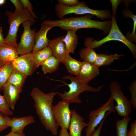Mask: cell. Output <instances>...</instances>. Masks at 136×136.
<instances>
[{"label": "cell", "mask_w": 136, "mask_h": 136, "mask_svg": "<svg viewBox=\"0 0 136 136\" xmlns=\"http://www.w3.org/2000/svg\"><path fill=\"white\" fill-rule=\"evenodd\" d=\"M10 1L15 7V12H19L22 11L23 10L24 8L20 0H11Z\"/></svg>", "instance_id": "obj_35"}, {"label": "cell", "mask_w": 136, "mask_h": 136, "mask_svg": "<svg viewBox=\"0 0 136 136\" xmlns=\"http://www.w3.org/2000/svg\"><path fill=\"white\" fill-rule=\"evenodd\" d=\"M35 121L34 117L31 115L20 117L10 118L9 121V126L11 128L10 132L23 133L25 127L34 123Z\"/></svg>", "instance_id": "obj_16"}, {"label": "cell", "mask_w": 136, "mask_h": 136, "mask_svg": "<svg viewBox=\"0 0 136 136\" xmlns=\"http://www.w3.org/2000/svg\"><path fill=\"white\" fill-rule=\"evenodd\" d=\"M62 63L64 65L68 73L76 76L80 71L82 62L73 58L67 52L65 58Z\"/></svg>", "instance_id": "obj_21"}, {"label": "cell", "mask_w": 136, "mask_h": 136, "mask_svg": "<svg viewBox=\"0 0 136 136\" xmlns=\"http://www.w3.org/2000/svg\"><path fill=\"white\" fill-rule=\"evenodd\" d=\"M33 54L38 67L43 61L52 55V51L48 47L45 48Z\"/></svg>", "instance_id": "obj_28"}, {"label": "cell", "mask_w": 136, "mask_h": 136, "mask_svg": "<svg viewBox=\"0 0 136 136\" xmlns=\"http://www.w3.org/2000/svg\"><path fill=\"white\" fill-rule=\"evenodd\" d=\"M55 11L56 15L60 19H63L67 14H91L103 20L111 18L112 15L110 11L107 10H95L91 9L83 1L72 7L58 3L55 5Z\"/></svg>", "instance_id": "obj_5"}, {"label": "cell", "mask_w": 136, "mask_h": 136, "mask_svg": "<svg viewBox=\"0 0 136 136\" xmlns=\"http://www.w3.org/2000/svg\"><path fill=\"white\" fill-rule=\"evenodd\" d=\"M22 3L24 9H27L31 13L34 18H38V17L35 14L33 11V6L28 0H20Z\"/></svg>", "instance_id": "obj_32"}, {"label": "cell", "mask_w": 136, "mask_h": 136, "mask_svg": "<svg viewBox=\"0 0 136 136\" xmlns=\"http://www.w3.org/2000/svg\"><path fill=\"white\" fill-rule=\"evenodd\" d=\"M2 28L0 26V46L5 44V39L3 37V35L2 33Z\"/></svg>", "instance_id": "obj_39"}, {"label": "cell", "mask_w": 136, "mask_h": 136, "mask_svg": "<svg viewBox=\"0 0 136 136\" xmlns=\"http://www.w3.org/2000/svg\"><path fill=\"white\" fill-rule=\"evenodd\" d=\"M25 134L24 133H19L10 132L9 133L4 136H25Z\"/></svg>", "instance_id": "obj_38"}, {"label": "cell", "mask_w": 136, "mask_h": 136, "mask_svg": "<svg viewBox=\"0 0 136 136\" xmlns=\"http://www.w3.org/2000/svg\"><path fill=\"white\" fill-rule=\"evenodd\" d=\"M14 69L12 62L6 63L0 66V91L2 90Z\"/></svg>", "instance_id": "obj_24"}, {"label": "cell", "mask_w": 136, "mask_h": 136, "mask_svg": "<svg viewBox=\"0 0 136 136\" xmlns=\"http://www.w3.org/2000/svg\"><path fill=\"white\" fill-rule=\"evenodd\" d=\"M6 2L5 0H0V5H3Z\"/></svg>", "instance_id": "obj_41"}, {"label": "cell", "mask_w": 136, "mask_h": 136, "mask_svg": "<svg viewBox=\"0 0 136 136\" xmlns=\"http://www.w3.org/2000/svg\"><path fill=\"white\" fill-rule=\"evenodd\" d=\"M65 36L49 40L48 46L52 51V55L61 63L65 58L67 52L63 41Z\"/></svg>", "instance_id": "obj_14"}, {"label": "cell", "mask_w": 136, "mask_h": 136, "mask_svg": "<svg viewBox=\"0 0 136 136\" xmlns=\"http://www.w3.org/2000/svg\"><path fill=\"white\" fill-rule=\"evenodd\" d=\"M12 63L14 69L27 76L32 75L38 67L32 52L19 56Z\"/></svg>", "instance_id": "obj_11"}, {"label": "cell", "mask_w": 136, "mask_h": 136, "mask_svg": "<svg viewBox=\"0 0 136 136\" xmlns=\"http://www.w3.org/2000/svg\"><path fill=\"white\" fill-rule=\"evenodd\" d=\"M70 104L61 100L52 107V113L58 126L61 129L67 130L70 122L72 112L69 107Z\"/></svg>", "instance_id": "obj_10"}, {"label": "cell", "mask_w": 136, "mask_h": 136, "mask_svg": "<svg viewBox=\"0 0 136 136\" xmlns=\"http://www.w3.org/2000/svg\"><path fill=\"white\" fill-rule=\"evenodd\" d=\"M60 61L53 55L43 61L41 63L42 70L44 74L51 73L57 70Z\"/></svg>", "instance_id": "obj_23"}, {"label": "cell", "mask_w": 136, "mask_h": 136, "mask_svg": "<svg viewBox=\"0 0 136 136\" xmlns=\"http://www.w3.org/2000/svg\"><path fill=\"white\" fill-rule=\"evenodd\" d=\"M0 112L7 116H11L13 112L8 106L3 95H0Z\"/></svg>", "instance_id": "obj_29"}, {"label": "cell", "mask_w": 136, "mask_h": 136, "mask_svg": "<svg viewBox=\"0 0 136 136\" xmlns=\"http://www.w3.org/2000/svg\"><path fill=\"white\" fill-rule=\"evenodd\" d=\"M2 90L8 106L11 110H14L20 93L16 87L7 82L3 86Z\"/></svg>", "instance_id": "obj_17"}, {"label": "cell", "mask_w": 136, "mask_h": 136, "mask_svg": "<svg viewBox=\"0 0 136 136\" xmlns=\"http://www.w3.org/2000/svg\"><path fill=\"white\" fill-rule=\"evenodd\" d=\"M57 1L58 3L70 7L75 6L80 2L77 0H58Z\"/></svg>", "instance_id": "obj_33"}, {"label": "cell", "mask_w": 136, "mask_h": 136, "mask_svg": "<svg viewBox=\"0 0 136 136\" xmlns=\"http://www.w3.org/2000/svg\"><path fill=\"white\" fill-rule=\"evenodd\" d=\"M53 27L51 25L42 23L40 29L36 34L35 44L32 52V53H35L48 47L49 40L47 38V34L49 30Z\"/></svg>", "instance_id": "obj_13"}, {"label": "cell", "mask_w": 136, "mask_h": 136, "mask_svg": "<svg viewBox=\"0 0 136 136\" xmlns=\"http://www.w3.org/2000/svg\"><path fill=\"white\" fill-rule=\"evenodd\" d=\"M27 76L18 70L14 69L7 82L13 85L21 93L25 80Z\"/></svg>", "instance_id": "obj_20"}, {"label": "cell", "mask_w": 136, "mask_h": 136, "mask_svg": "<svg viewBox=\"0 0 136 136\" xmlns=\"http://www.w3.org/2000/svg\"><path fill=\"white\" fill-rule=\"evenodd\" d=\"M19 55L14 47L6 43L0 46V62L3 64L12 62Z\"/></svg>", "instance_id": "obj_18"}, {"label": "cell", "mask_w": 136, "mask_h": 136, "mask_svg": "<svg viewBox=\"0 0 136 136\" xmlns=\"http://www.w3.org/2000/svg\"><path fill=\"white\" fill-rule=\"evenodd\" d=\"M123 56V55L117 54L107 55L99 53L97 54L94 64L98 68L101 66L109 65L113 62L114 60L119 59Z\"/></svg>", "instance_id": "obj_22"}, {"label": "cell", "mask_w": 136, "mask_h": 136, "mask_svg": "<svg viewBox=\"0 0 136 136\" xmlns=\"http://www.w3.org/2000/svg\"><path fill=\"white\" fill-rule=\"evenodd\" d=\"M62 78L71 80V83L69 84L61 81L64 84L68 86L69 90L68 91L65 90L63 93L57 92V94L60 96L62 100L70 104L71 103L81 104L82 101L79 96L81 93L85 91L93 93L98 92L104 86V85L100 86L97 88L93 87L81 82L76 76L74 77L70 75L65 76Z\"/></svg>", "instance_id": "obj_4"}, {"label": "cell", "mask_w": 136, "mask_h": 136, "mask_svg": "<svg viewBox=\"0 0 136 136\" xmlns=\"http://www.w3.org/2000/svg\"><path fill=\"white\" fill-rule=\"evenodd\" d=\"M111 3L112 9V14L115 16L116 14V12L117 7L118 5L120 4L122 1L121 0H110Z\"/></svg>", "instance_id": "obj_37"}, {"label": "cell", "mask_w": 136, "mask_h": 136, "mask_svg": "<svg viewBox=\"0 0 136 136\" xmlns=\"http://www.w3.org/2000/svg\"><path fill=\"white\" fill-rule=\"evenodd\" d=\"M72 116L68 129L70 136H81L82 130L87 126L84 119L74 109L71 110Z\"/></svg>", "instance_id": "obj_15"}, {"label": "cell", "mask_w": 136, "mask_h": 136, "mask_svg": "<svg viewBox=\"0 0 136 136\" xmlns=\"http://www.w3.org/2000/svg\"><path fill=\"white\" fill-rule=\"evenodd\" d=\"M130 92L131 98L130 101L133 107L136 108V80L135 79L131 82L128 88Z\"/></svg>", "instance_id": "obj_30"}, {"label": "cell", "mask_w": 136, "mask_h": 136, "mask_svg": "<svg viewBox=\"0 0 136 136\" xmlns=\"http://www.w3.org/2000/svg\"><path fill=\"white\" fill-rule=\"evenodd\" d=\"M114 100L111 96L108 101L98 109L89 112V121L85 129V136H90L101 123L108 111H115Z\"/></svg>", "instance_id": "obj_7"}, {"label": "cell", "mask_w": 136, "mask_h": 136, "mask_svg": "<svg viewBox=\"0 0 136 136\" xmlns=\"http://www.w3.org/2000/svg\"><path fill=\"white\" fill-rule=\"evenodd\" d=\"M111 96L117 103L115 110L119 116L124 117L129 116L132 111V105L124 95L121 84L116 81L112 82L110 86Z\"/></svg>", "instance_id": "obj_8"}, {"label": "cell", "mask_w": 136, "mask_h": 136, "mask_svg": "<svg viewBox=\"0 0 136 136\" xmlns=\"http://www.w3.org/2000/svg\"><path fill=\"white\" fill-rule=\"evenodd\" d=\"M3 64L2 63H1L0 62V66H1V65H3V64Z\"/></svg>", "instance_id": "obj_42"}, {"label": "cell", "mask_w": 136, "mask_h": 136, "mask_svg": "<svg viewBox=\"0 0 136 136\" xmlns=\"http://www.w3.org/2000/svg\"><path fill=\"white\" fill-rule=\"evenodd\" d=\"M111 18V26L107 35L99 40H94L93 38L91 37H87L84 41V46L86 47L94 49L99 47L111 41H118L122 42L127 46L131 52L133 57L136 58V45L129 41L122 33L118 26L115 16L112 14Z\"/></svg>", "instance_id": "obj_3"}, {"label": "cell", "mask_w": 136, "mask_h": 136, "mask_svg": "<svg viewBox=\"0 0 136 136\" xmlns=\"http://www.w3.org/2000/svg\"><path fill=\"white\" fill-rule=\"evenodd\" d=\"M59 136H70L67 130L61 129L59 132Z\"/></svg>", "instance_id": "obj_40"}, {"label": "cell", "mask_w": 136, "mask_h": 136, "mask_svg": "<svg viewBox=\"0 0 136 136\" xmlns=\"http://www.w3.org/2000/svg\"><path fill=\"white\" fill-rule=\"evenodd\" d=\"M30 95L34 101V107L39 119L46 129L52 134L57 135L58 126L52 113L53 103L57 92L46 93L37 87L33 88Z\"/></svg>", "instance_id": "obj_1"}, {"label": "cell", "mask_w": 136, "mask_h": 136, "mask_svg": "<svg viewBox=\"0 0 136 136\" xmlns=\"http://www.w3.org/2000/svg\"><path fill=\"white\" fill-rule=\"evenodd\" d=\"M77 30L70 29L67 31L63 39L66 51L69 53H74L78 44V37L76 34Z\"/></svg>", "instance_id": "obj_19"}, {"label": "cell", "mask_w": 136, "mask_h": 136, "mask_svg": "<svg viewBox=\"0 0 136 136\" xmlns=\"http://www.w3.org/2000/svg\"><path fill=\"white\" fill-rule=\"evenodd\" d=\"M130 129L127 131V136H136V120L132 122L130 125Z\"/></svg>", "instance_id": "obj_36"}, {"label": "cell", "mask_w": 136, "mask_h": 136, "mask_svg": "<svg viewBox=\"0 0 136 136\" xmlns=\"http://www.w3.org/2000/svg\"><path fill=\"white\" fill-rule=\"evenodd\" d=\"M8 17V22L10 24L8 33L5 39V43L10 45L16 48L17 33L20 25L27 21L35 22L31 12L27 9H24L19 12L7 11L5 13Z\"/></svg>", "instance_id": "obj_6"}, {"label": "cell", "mask_w": 136, "mask_h": 136, "mask_svg": "<svg viewBox=\"0 0 136 136\" xmlns=\"http://www.w3.org/2000/svg\"><path fill=\"white\" fill-rule=\"evenodd\" d=\"M93 15L89 14L81 17H72L54 20H46L42 23L58 27L62 29L78 30L83 28H94L102 30L104 35L108 34L111 28V20L101 22L93 20Z\"/></svg>", "instance_id": "obj_2"}, {"label": "cell", "mask_w": 136, "mask_h": 136, "mask_svg": "<svg viewBox=\"0 0 136 136\" xmlns=\"http://www.w3.org/2000/svg\"><path fill=\"white\" fill-rule=\"evenodd\" d=\"M10 118L0 112V132L9 127V122Z\"/></svg>", "instance_id": "obj_31"}, {"label": "cell", "mask_w": 136, "mask_h": 136, "mask_svg": "<svg viewBox=\"0 0 136 136\" xmlns=\"http://www.w3.org/2000/svg\"><path fill=\"white\" fill-rule=\"evenodd\" d=\"M79 53L81 60L93 64L95 61L97 55L95 50L89 47L81 49Z\"/></svg>", "instance_id": "obj_25"}, {"label": "cell", "mask_w": 136, "mask_h": 136, "mask_svg": "<svg viewBox=\"0 0 136 136\" xmlns=\"http://www.w3.org/2000/svg\"><path fill=\"white\" fill-rule=\"evenodd\" d=\"M122 14L125 17H130L133 20V27L132 31L131 33L128 32L126 33V37L133 43H135L136 41V15H134L131 11L128 9H124L122 11Z\"/></svg>", "instance_id": "obj_27"}, {"label": "cell", "mask_w": 136, "mask_h": 136, "mask_svg": "<svg viewBox=\"0 0 136 136\" xmlns=\"http://www.w3.org/2000/svg\"><path fill=\"white\" fill-rule=\"evenodd\" d=\"M131 119L128 116L117 121L116 123L117 136H127L128 126Z\"/></svg>", "instance_id": "obj_26"}, {"label": "cell", "mask_w": 136, "mask_h": 136, "mask_svg": "<svg viewBox=\"0 0 136 136\" xmlns=\"http://www.w3.org/2000/svg\"><path fill=\"white\" fill-rule=\"evenodd\" d=\"M81 69L76 77L81 82L86 84L98 75L99 73V68L94 64L83 61Z\"/></svg>", "instance_id": "obj_12"}, {"label": "cell", "mask_w": 136, "mask_h": 136, "mask_svg": "<svg viewBox=\"0 0 136 136\" xmlns=\"http://www.w3.org/2000/svg\"><path fill=\"white\" fill-rule=\"evenodd\" d=\"M35 23L32 21H27L22 23L23 32L20 41L16 47V50L20 55L30 53L32 51L36 32L35 29H31L30 26Z\"/></svg>", "instance_id": "obj_9"}, {"label": "cell", "mask_w": 136, "mask_h": 136, "mask_svg": "<svg viewBox=\"0 0 136 136\" xmlns=\"http://www.w3.org/2000/svg\"><path fill=\"white\" fill-rule=\"evenodd\" d=\"M112 113V112L110 111H108L107 112L105 117L100 123L98 128L95 129L90 136H100L101 130L104 122L108 115Z\"/></svg>", "instance_id": "obj_34"}]
</instances>
